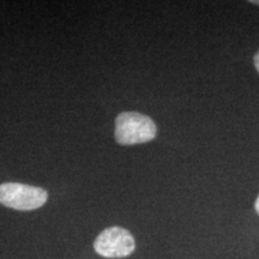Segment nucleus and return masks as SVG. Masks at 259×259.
<instances>
[{
    "instance_id": "obj_6",
    "label": "nucleus",
    "mask_w": 259,
    "mask_h": 259,
    "mask_svg": "<svg viewBox=\"0 0 259 259\" xmlns=\"http://www.w3.org/2000/svg\"><path fill=\"white\" fill-rule=\"evenodd\" d=\"M251 3H253V4H257V5H259V2H258V0H253V2H251Z\"/></svg>"
},
{
    "instance_id": "obj_2",
    "label": "nucleus",
    "mask_w": 259,
    "mask_h": 259,
    "mask_svg": "<svg viewBox=\"0 0 259 259\" xmlns=\"http://www.w3.org/2000/svg\"><path fill=\"white\" fill-rule=\"evenodd\" d=\"M47 192L41 187L19 183H5L0 185V203L21 211L41 208L47 202Z\"/></svg>"
},
{
    "instance_id": "obj_3",
    "label": "nucleus",
    "mask_w": 259,
    "mask_h": 259,
    "mask_svg": "<svg viewBox=\"0 0 259 259\" xmlns=\"http://www.w3.org/2000/svg\"><path fill=\"white\" fill-rule=\"evenodd\" d=\"M94 248L105 258H124L135 251L136 242L127 229L109 227L97 236Z\"/></svg>"
},
{
    "instance_id": "obj_4",
    "label": "nucleus",
    "mask_w": 259,
    "mask_h": 259,
    "mask_svg": "<svg viewBox=\"0 0 259 259\" xmlns=\"http://www.w3.org/2000/svg\"><path fill=\"white\" fill-rule=\"evenodd\" d=\"M254 66H255V69H257V71L259 72V51L257 52V54H255L254 56Z\"/></svg>"
},
{
    "instance_id": "obj_5",
    "label": "nucleus",
    "mask_w": 259,
    "mask_h": 259,
    "mask_svg": "<svg viewBox=\"0 0 259 259\" xmlns=\"http://www.w3.org/2000/svg\"><path fill=\"white\" fill-rule=\"evenodd\" d=\"M254 208H255V211H257L259 213V196L257 200H255V204H254Z\"/></svg>"
},
{
    "instance_id": "obj_1",
    "label": "nucleus",
    "mask_w": 259,
    "mask_h": 259,
    "mask_svg": "<svg viewBox=\"0 0 259 259\" xmlns=\"http://www.w3.org/2000/svg\"><path fill=\"white\" fill-rule=\"evenodd\" d=\"M153 119L137 112H124L116 116L115 139L121 145L147 143L156 137Z\"/></svg>"
}]
</instances>
